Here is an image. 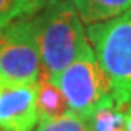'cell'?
Here are the masks:
<instances>
[{"label":"cell","mask_w":131,"mask_h":131,"mask_svg":"<svg viewBox=\"0 0 131 131\" xmlns=\"http://www.w3.org/2000/svg\"><path fill=\"white\" fill-rule=\"evenodd\" d=\"M43 74L49 79L92 51L87 32L71 0H49L35 14Z\"/></svg>","instance_id":"6da1fadb"},{"label":"cell","mask_w":131,"mask_h":131,"mask_svg":"<svg viewBox=\"0 0 131 131\" xmlns=\"http://www.w3.org/2000/svg\"><path fill=\"white\" fill-rule=\"evenodd\" d=\"M125 131H131V103H125Z\"/></svg>","instance_id":"30bf717a"},{"label":"cell","mask_w":131,"mask_h":131,"mask_svg":"<svg viewBox=\"0 0 131 131\" xmlns=\"http://www.w3.org/2000/svg\"><path fill=\"white\" fill-rule=\"evenodd\" d=\"M49 0H0V25L38 14Z\"/></svg>","instance_id":"ba28073f"},{"label":"cell","mask_w":131,"mask_h":131,"mask_svg":"<svg viewBox=\"0 0 131 131\" xmlns=\"http://www.w3.org/2000/svg\"><path fill=\"white\" fill-rule=\"evenodd\" d=\"M71 3L87 25L109 21L131 8V0H71Z\"/></svg>","instance_id":"8992f818"},{"label":"cell","mask_w":131,"mask_h":131,"mask_svg":"<svg viewBox=\"0 0 131 131\" xmlns=\"http://www.w3.org/2000/svg\"><path fill=\"white\" fill-rule=\"evenodd\" d=\"M35 131H90V126L85 118L71 111L57 118L38 120Z\"/></svg>","instance_id":"9c48e42d"},{"label":"cell","mask_w":131,"mask_h":131,"mask_svg":"<svg viewBox=\"0 0 131 131\" xmlns=\"http://www.w3.org/2000/svg\"><path fill=\"white\" fill-rule=\"evenodd\" d=\"M36 109L38 120L57 118L71 112L60 89L44 74H41L36 82Z\"/></svg>","instance_id":"52a82bcc"},{"label":"cell","mask_w":131,"mask_h":131,"mask_svg":"<svg viewBox=\"0 0 131 131\" xmlns=\"http://www.w3.org/2000/svg\"><path fill=\"white\" fill-rule=\"evenodd\" d=\"M36 123V84L0 76V131H33Z\"/></svg>","instance_id":"5b68a950"},{"label":"cell","mask_w":131,"mask_h":131,"mask_svg":"<svg viewBox=\"0 0 131 131\" xmlns=\"http://www.w3.org/2000/svg\"><path fill=\"white\" fill-rule=\"evenodd\" d=\"M41 74L35 16L0 25V76L36 84Z\"/></svg>","instance_id":"277c9868"},{"label":"cell","mask_w":131,"mask_h":131,"mask_svg":"<svg viewBox=\"0 0 131 131\" xmlns=\"http://www.w3.org/2000/svg\"><path fill=\"white\" fill-rule=\"evenodd\" d=\"M51 81L60 89L70 109L85 120L112 95L109 79L93 49L76 59Z\"/></svg>","instance_id":"3957f363"},{"label":"cell","mask_w":131,"mask_h":131,"mask_svg":"<svg viewBox=\"0 0 131 131\" xmlns=\"http://www.w3.org/2000/svg\"><path fill=\"white\" fill-rule=\"evenodd\" d=\"M93 54L109 79L112 96L131 103V8L109 21L87 25Z\"/></svg>","instance_id":"7a4b0ae2"}]
</instances>
